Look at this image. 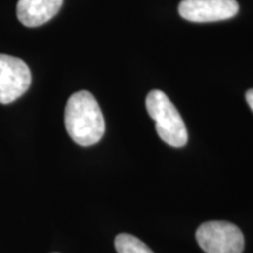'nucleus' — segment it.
Segmentation results:
<instances>
[{"label":"nucleus","instance_id":"obj_2","mask_svg":"<svg viewBox=\"0 0 253 253\" xmlns=\"http://www.w3.org/2000/svg\"><path fill=\"white\" fill-rule=\"evenodd\" d=\"M145 107L150 118L156 123L161 140L171 147H184L188 142V130L169 97L161 90H151L145 100Z\"/></svg>","mask_w":253,"mask_h":253},{"label":"nucleus","instance_id":"obj_7","mask_svg":"<svg viewBox=\"0 0 253 253\" xmlns=\"http://www.w3.org/2000/svg\"><path fill=\"white\" fill-rule=\"evenodd\" d=\"M115 249L118 253H154L142 240L128 233L116 237Z\"/></svg>","mask_w":253,"mask_h":253},{"label":"nucleus","instance_id":"obj_8","mask_svg":"<svg viewBox=\"0 0 253 253\" xmlns=\"http://www.w3.org/2000/svg\"><path fill=\"white\" fill-rule=\"evenodd\" d=\"M245 97H246V101H248L249 107L251 108V110L253 112V89L248 90V93H246Z\"/></svg>","mask_w":253,"mask_h":253},{"label":"nucleus","instance_id":"obj_5","mask_svg":"<svg viewBox=\"0 0 253 253\" xmlns=\"http://www.w3.org/2000/svg\"><path fill=\"white\" fill-rule=\"evenodd\" d=\"M236 0H182L178 12L192 23H212L230 19L238 13Z\"/></svg>","mask_w":253,"mask_h":253},{"label":"nucleus","instance_id":"obj_4","mask_svg":"<svg viewBox=\"0 0 253 253\" xmlns=\"http://www.w3.org/2000/svg\"><path fill=\"white\" fill-rule=\"evenodd\" d=\"M31 71L23 60L0 54V103L8 104L26 93L31 86Z\"/></svg>","mask_w":253,"mask_h":253},{"label":"nucleus","instance_id":"obj_6","mask_svg":"<svg viewBox=\"0 0 253 253\" xmlns=\"http://www.w3.org/2000/svg\"><path fill=\"white\" fill-rule=\"evenodd\" d=\"M63 0H19L17 17L27 27L46 24L61 8Z\"/></svg>","mask_w":253,"mask_h":253},{"label":"nucleus","instance_id":"obj_3","mask_svg":"<svg viewBox=\"0 0 253 253\" xmlns=\"http://www.w3.org/2000/svg\"><path fill=\"white\" fill-rule=\"evenodd\" d=\"M198 245L207 253H242L244 236L239 227L227 221H207L196 232Z\"/></svg>","mask_w":253,"mask_h":253},{"label":"nucleus","instance_id":"obj_1","mask_svg":"<svg viewBox=\"0 0 253 253\" xmlns=\"http://www.w3.org/2000/svg\"><path fill=\"white\" fill-rule=\"evenodd\" d=\"M65 126L72 140L82 147L96 144L103 137L106 123L93 94L80 90L69 97L65 108Z\"/></svg>","mask_w":253,"mask_h":253}]
</instances>
